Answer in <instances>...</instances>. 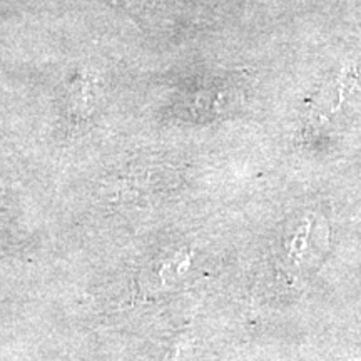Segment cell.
I'll list each match as a JSON object with an SVG mask.
<instances>
[{"mask_svg":"<svg viewBox=\"0 0 361 361\" xmlns=\"http://www.w3.org/2000/svg\"><path fill=\"white\" fill-rule=\"evenodd\" d=\"M308 234H310V223L303 224L295 233V236H293V239L290 241V245H288V250H290L291 258L300 259L301 256L305 255L306 245H308V239H306V238H308Z\"/></svg>","mask_w":361,"mask_h":361,"instance_id":"cell-1","label":"cell"}]
</instances>
